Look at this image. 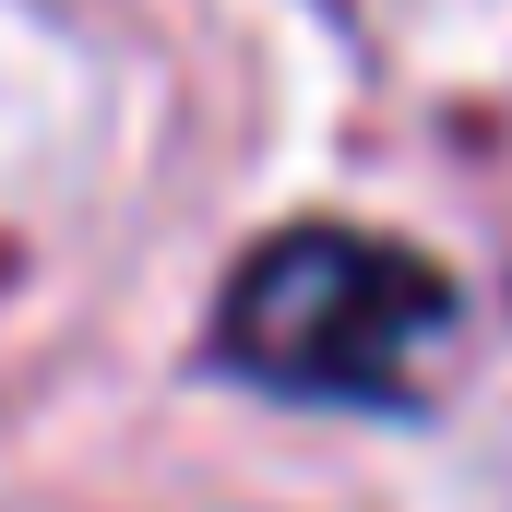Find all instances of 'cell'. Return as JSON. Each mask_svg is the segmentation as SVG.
I'll use <instances>...</instances> for the list:
<instances>
[{
  "label": "cell",
  "instance_id": "cell-1",
  "mask_svg": "<svg viewBox=\"0 0 512 512\" xmlns=\"http://www.w3.org/2000/svg\"><path fill=\"white\" fill-rule=\"evenodd\" d=\"M453 322H465V298L417 239L298 215L239 251L227 298H215V370L298 393V405H405L429 382V358L453 346Z\"/></svg>",
  "mask_w": 512,
  "mask_h": 512
},
{
  "label": "cell",
  "instance_id": "cell-2",
  "mask_svg": "<svg viewBox=\"0 0 512 512\" xmlns=\"http://www.w3.org/2000/svg\"><path fill=\"white\" fill-rule=\"evenodd\" d=\"M0 286H12V239H0Z\"/></svg>",
  "mask_w": 512,
  "mask_h": 512
}]
</instances>
